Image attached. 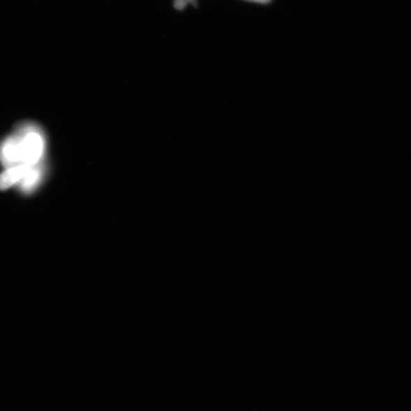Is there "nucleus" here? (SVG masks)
Returning a JSON list of instances; mask_svg holds the SVG:
<instances>
[{"instance_id":"1","label":"nucleus","mask_w":411,"mask_h":411,"mask_svg":"<svg viewBox=\"0 0 411 411\" xmlns=\"http://www.w3.org/2000/svg\"><path fill=\"white\" fill-rule=\"evenodd\" d=\"M45 147V138L40 128L26 123L0 144V162L6 169L35 166L43 162Z\"/></svg>"},{"instance_id":"2","label":"nucleus","mask_w":411,"mask_h":411,"mask_svg":"<svg viewBox=\"0 0 411 411\" xmlns=\"http://www.w3.org/2000/svg\"><path fill=\"white\" fill-rule=\"evenodd\" d=\"M45 174V164L41 162L29 169L26 176L18 184L24 193H31L39 185Z\"/></svg>"},{"instance_id":"5","label":"nucleus","mask_w":411,"mask_h":411,"mask_svg":"<svg viewBox=\"0 0 411 411\" xmlns=\"http://www.w3.org/2000/svg\"><path fill=\"white\" fill-rule=\"evenodd\" d=\"M249 1L256 2L259 3H267L270 1V0H249Z\"/></svg>"},{"instance_id":"3","label":"nucleus","mask_w":411,"mask_h":411,"mask_svg":"<svg viewBox=\"0 0 411 411\" xmlns=\"http://www.w3.org/2000/svg\"><path fill=\"white\" fill-rule=\"evenodd\" d=\"M30 168V166H19L6 169L0 175V191L7 190L8 188L19 184Z\"/></svg>"},{"instance_id":"4","label":"nucleus","mask_w":411,"mask_h":411,"mask_svg":"<svg viewBox=\"0 0 411 411\" xmlns=\"http://www.w3.org/2000/svg\"><path fill=\"white\" fill-rule=\"evenodd\" d=\"M196 0H175V7L178 10H183L189 4L195 3Z\"/></svg>"}]
</instances>
